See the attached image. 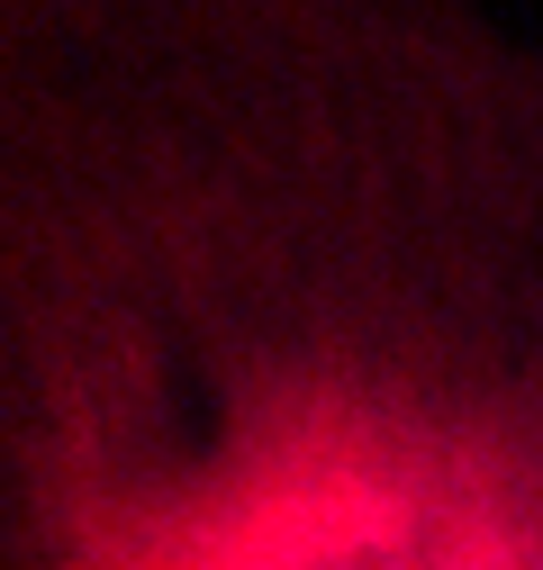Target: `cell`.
Wrapping results in <instances>:
<instances>
[{"instance_id": "cell-1", "label": "cell", "mask_w": 543, "mask_h": 570, "mask_svg": "<svg viewBox=\"0 0 543 570\" xmlns=\"http://www.w3.org/2000/svg\"><path fill=\"white\" fill-rule=\"evenodd\" d=\"M245 416L218 453H164V508L91 517L136 570H543V508L462 498L471 462L435 435L335 425V390L236 381Z\"/></svg>"}]
</instances>
